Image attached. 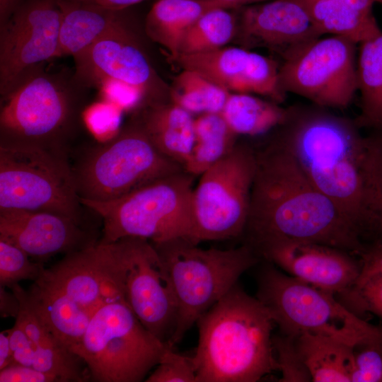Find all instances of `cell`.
I'll return each mask as SVG.
<instances>
[{
    "mask_svg": "<svg viewBox=\"0 0 382 382\" xmlns=\"http://www.w3.org/2000/svg\"><path fill=\"white\" fill-rule=\"evenodd\" d=\"M255 154L245 243L254 248L273 240L301 241L359 254L362 231L315 187L279 141L273 137Z\"/></svg>",
    "mask_w": 382,
    "mask_h": 382,
    "instance_id": "cell-1",
    "label": "cell"
},
{
    "mask_svg": "<svg viewBox=\"0 0 382 382\" xmlns=\"http://www.w3.org/2000/svg\"><path fill=\"white\" fill-rule=\"evenodd\" d=\"M274 136L315 187L367 235L362 168L365 136L355 120L312 104L286 108Z\"/></svg>",
    "mask_w": 382,
    "mask_h": 382,
    "instance_id": "cell-2",
    "label": "cell"
},
{
    "mask_svg": "<svg viewBox=\"0 0 382 382\" xmlns=\"http://www.w3.org/2000/svg\"><path fill=\"white\" fill-rule=\"evenodd\" d=\"M197 323L196 382H255L278 371L272 316L238 283Z\"/></svg>",
    "mask_w": 382,
    "mask_h": 382,
    "instance_id": "cell-3",
    "label": "cell"
},
{
    "mask_svg": "<svg viewBox=\"0 0 382 382\" xmlns=\"http://www.w3.org/2000/svg\"><path fill=\"white\" fill-rule=\"evenodd\" d=\"M42 64L1 97L0 139L66 148L83 107L88 88L74 69Z\"/></svg>",
    "mask_w": 382,
    "mask_h": 382,
    "instance_id": "cell-4",
    "label": "cell"
},
{
    "mask_svg": "<svg viewBox=\"0 0 382 382\" xmlns=\"http://www.w3.org/2000/svg\"><path fill=\"white\" fill-rule=\"evenodd\" d=\"M151 243L168 272L178 303L177 325L168 342L171 347L181 342L245 272L262 260L245 243L226 250L202 248L185 237Z\"/></svg>",
    "mask_w": 382,
    "mask_h": 382,
    "instance_id": "cell-5",
    "label": "cell"
},
{
    "mask_svg": "<svg viewBox=\"0 0 382 382\" xmlns=\"http://www.w3.org/2000/svg\"><path fill=\"white\" fill-rule=\"evenodd\" d=\"M183 170L108 201L81 199L102 220L100 241L139 238L156 243L190 238L193 226V179Z\"/></svg>",
    "mask_w": 382,
    "mask_h": 382,
    "instance_id": "cell-6",
    "label": "cell"
},
{
    "mask_svg": "<svg viewBox=\"0 0 382 382\" xmlns=\"http://www.w3.org/2000/svg\"><path fill=\"white\" fill-rule=\"evenodd\" d=\"M257 284L256 297L270 311L281 333L319 334L352 347L382 335V326L366 322L334 294L286 274L269 262L260 269Z\"/></svg>",
    "mask_w": 382,
    "mask_h": 382,
    "instance_id": "cell-7",
    "label": "cell"
},
{
    "mask_svg": "<svg viewBox=\"0 0 382 382\" xmlns=\"http://www.w3.org/2000/svg\"><path fill=\"white\" fill-rule=\"evenodd\" d=\"M66 149L0 139V209L44 211L84 224Z\"/></svg>",
    "mask_w": 382,
    "mask_h": 382,
    "instance_id": "cell-8",
    "label": "cell"
},
{
    "mask_svg": "<svg viewBox=\"0 0 382 382\" xmlns=\"http://www.w3.org/2000/svg\"><path fill=\"white\" fill-rule=\"evenodd\" d=\"M81 199L108 201L185 170L161 154L133 115L108 140L85 151L72 166Z\"/></svg>",
    "mask_w": 382,
    "mask_h": 382,
    "instance_id": "cell-9",
    "label": "cell"
},
{
    "mask_svg": "<svg viewBox=\"0 0 382 382\" xmlns=\"http://www.w3.org/2000/svg\"><path fill=\"white\" fill-rule=\"evenodd\" d=\"M168 344L139 320L125 302L103 305L92 316L80 342L70 350L96 382H140L158 364Z\"/></svg>",
    "mask_w": 382,
    "mask_h": 382,
    "instance_id": "cell-10",
    "label": "cell"
},
{
    "mask_svg": "<svg viewBox=\"0 0 382 382\" xmlns=\"http://www.w3.org/2000/svg\"><path fill=\"white\" fill-rule=\"evenodd\" d=\"M256 164L255 149L237 143L200 175L193 190V226L189 240L198 244L243 236Z\"/></svg>",
    "mask_w": 382,
    "mask_h": 382,
    "instance_id": "cell-11",
    "label": "cell"
},
{
    "mask_svg": "<svg viewBox=\"0 0 382 382\" xmlns=\"http://www.w3.org/2000/svg\"><path fill=\"white\" fill-rule=\"evenodd\" d=\"M357 43L345 36L320 37L284 58L282 89L312 104L343 110L357 92Z\"/></svg>",
    "mask_w": 382,
    "mask_h": 382,
    "instance_id": "cell-12",
    "label": "cell"
},
{
    "mask_svg": "<svg viewBox=\"0 0 382 382\" xmlns=\"http://www.w3.org/2000/svg\"><path fill=\"white\" fill-rule=\"evenodd\" d=\"M133 238L112 243L100 240L71 253L45 269L38 279L64 292L93 314L103 305L126 302L125 287Z\"/></svg>",
    "mask_w": 382,
    "mask_h": 382,
    "instance_id": "cell-13",
    "label": "cell"
},
{
    "mask_svg": "<svg viewBox=\"0 0 382 382\" xmlns=\"http://www.w3.org/2000/svg\"><path fill=\"white\" fill-rule=\"evenodd\" d=\"M60 0H24L0 25V95L31 71L54 59L62 21Z\"/></svg>",
    "mask_w": 382,
    "mask_h": 382,
    "instance_id": "cell-14",
    "label": "cell"
},
{
    "mask_svg": "<svg viewBox=\"0 0 382 382\" xmlns=\"http://www.w3.org/2000/svg\"><path fill=\"white\" fill-rule=\"evenodd\" d=\"M72 57L74 75L88 89L115 81L139 91L144 105L169 97V88L150 64L137 36L104 38Z\"/></svg>",
    "mask_w": 382,
    "mask_h": 382,
    "instance_id": "cell-15",
    "label": "cell"
},
{
    "mask_svg": "<svg viewBox=\"0 0 382 382\" xmlns=\"http://www.w3.org/2000/svg\"><path fill=\"white\" fill-rule=\"evenodd\" d=\"M125 301L141 324L168 343L178 320V303L168 272L154 245L133 238Z\"/></svg>",
    "mask_w": 382,
    "mask_h": 382,
    "instance_id": "cell-16",
    "label": "cell"
},
{
    "mask_svg": "<svg viewBox=\"0 0 382 382\" xmlns=\"http://www.w3.org/2000/svg\"><path fill=\"white\" fill-rule=\"evenodd\" d=\"M253 249L262 260L335 296L352 286L360 268L357 255L316 243L279 239L260 243Z\"/></svg>",
    "mask_w": 382,
    "mask_h": 382,
    "instance_id": "cell-17",
    "label": "cell"
},
{
    "mask_svg": "<svg viewBox=\"0 0 382 382\" xmlns=\"http://www.w3.org/2000/svg\"><path fill=\"white\" fill-rule=\"evenodd\" d=\"M234 40L250 50L265 48L282 59L321 37L303 8L294 0H270L238 8Z\"/></svg>",
    "mask_w": 382,
    "mask_h": 382,
    "instance_id": "cell-18",
    "label": "cell"
},
{
    "mask_svg": "<svg viewBox=\"0 0 382 382\" xmlns=\"http://www.w3.org/2000/svg\"><path fill=\"white\" fill-rule=\"evenodd\" d=\"M0 238L41 262L88 247L100 239L85 224L44 211L0 209Z\"/></svg>",
    "mask_w": 382,
    "mask_h": 382,
    "instance_id": "cell-19",
    "label": "cell"
},
{
    "mask_svg": "<svg viewBox=\"0 0 382 382\" xmlns=\"http://www.w3.org/2000/svg\"><path fill=\"white\" fill-rule=\"evenodd\" d=\"M62 21L54 59L74 56L96 42L110 37L137 36L129 8L60 0Z\"/></svg>",
    "mask_w": 382,
    "mask_h": 382,
    "instance_id": "cell-20",
    "label": "cell"
},
{
    "mask_svg": "<svg viewBox=\"0 0 382 382\" xmlns=\"http://www.w3.org/2000/svg\"><path fill=\"white\" fill-rule=\"evenodd\" d=\"M133 115L156 148L183 167L195 144L192 114L169 100L143 105Z\"/></svg>",
    "mask_w": 382,
    "mask_h": 382,
    "instance_id": "cell-21",
    "label": "cell"
},
{
    "mask_svg": "<svg viewBox=\"0 0 382 382\" xmlns=\"http://www.w3.org/2000/svg\"><path fill=\"white\" fill-rule=\"evenodd\" d=\"M322 35L350 38L357 44L382 33L373 13L372 0H294Z\"/></svg>",
    "mask_w": 382,
    "mask_h": 382,
    "instance_id": "cell-22",
    "label": "cell"
},
{
    "mask_svg": "<svg viewBox=\"0 0 382 382\" xmlns=\"http://www.w3.org/2000/svg\"><path fill=\"white\" fill-rule=\"evenodd\" d=\"M25 295L40 321L62 344L70 349L80 342L93 314L39 279Z\"/></svg>",
    "mask_w": 382,
    "mask_h": 382,
    "instance_id": "cell-23",
    "label": "cell"
},
{
    "mask_svg": "<svg viewBox=\"0 0 382 382\" xmlns=\"http://www.w3.org/2000/svg\"><path fill=\"white\" fill-rule=\"evenodd\" d=\"M218 7L229 8L201 0H158L146 14L144 32L166 50L169 58L174 57L190 26L207 11Z\"/></svg>",
    "mask_w": 382,
    "mask_h": 382,
    "instance_id": "cell-24",
    "label": "cell"
},
{
    "mask_svg": "<svg viewBox=\"0 0 382 382\" xmlns=\"http://www.w3.org/2000/svg\"><path fill=\"white\" fill-rule=\"evenodd\" d=\"M294 337L312 381L351 382L354 369L353 347L334 338L311 332H303Z\"/></svg>",
    "mask_w": 382,
    "mask_h": 382,
    "instance_id": "cell-25",
    "label": "cell"
},
{
    "mask_svg": "<svg viewBox=\"0 0 382 382\" xmlns=\"http://www.w3.org/2000/svg\"><path fill=\"white\" fill-rule=\"evenodd\" d=\"M250 52L240 46H225L169 59L181 69L196 71L231 93H243Z\"/></svg>",
    "mask_w": 382,
    "mask_h": 382,
    "instance_id": "cell-26",
    "label": "cell"
},
{
    "mask_svg": "<svg viewBox=\"0 0 382 382\" xmlns=\"http://www.w3.org/2000/svg\"><path fill=\"white\" fill-rule=\"evenodd\" d=\"M357 71L360 112L356 123L360 129L382 128V33L359 43Z\"/></svg>",
    "mask_w": 382,
    "mask_h": 382,
    "instance_id": "cell-27",
    "label": "cell"
},
{
    "mask_svg": "<svg viewBox=\"0 0 382 382\" xmlns=\"http://www.w3.org/2000/svg\"><path fill=\"white\" fill-rule=\"evenodd\" d=\"M357 257L358 275L337 299L359 317L371 313L382 318V240L366 241Z\"/></svg>",
    "mask_w": 382,
    "mask_h": 382,
    "instance_id": "cell-28",
    "label": "cell"
},
{
    "mask_svg": "<svg viewBox=\"0 0 382 382\" xmlns=\"http://www.w3.org/2000/svg\"><path fill=\"white\" fill-rule=\"evenodd\" d=\"M195 144L183 168L201 175L227 155L236 145L238 135L221 112L201 114L194 120Z\"/></svg>",
    "mask_w": 382,
    "mask_h": 382,
    "instance_id": "cell-29",
    "label": "cell"
},
{
    "mask_svg": "<svg viewBox=\"0 0 382 382\" xmlns=\"http://www.w3.org/2000/svg\"><path fill=\"white\" fill-rule=\"evenodd\" d=\"M221 113L238 136L254 137L281 125L285 119L286 108L253 94L231 93Z\"/></svg>",
    "mask_w": 382,
    "mask_h": 382,
    "instance_id": "cell-30",
    "label": "cell"
},
{
    "mask_svg": "<svg viewBox=\"0 0 382 382\" xmlns=\"http://www.w3.org/2000/svg\"><path fill=\"white\" fill-rule=\"evenodd\" d=\"M238 21V8L218 7L207 11L185 33L178 54L204 52L225 47L235 39Z\"/></svg>",
    "mask_w": 382,
    "mask_h": 382,
    "instance_id": "cell-31",
    "label": "cell"
},
{
    "mask_svg": "<svg viewBox=\"0 0 382 382\" xmlns=\"http://www.w3.org/2000/svg\"><path fill=\"white\" fill-rule=\"evenodd\" d=\"M230 93L202 74L186 69L169 87V100L191 114L221 112Z\"/></svg>",
    "mask_w": 382,
    "mask_h": 382,
    "instance_id": "cell-32",
    "label": "cell"
},
{
    "mask_svg": "<svg viewBox=\"0 0 382 382\" xmlns=\"http://www.w3.org/2000/svg\"><path fill=\"white\" fill-rule=\"evenodd\" d=\"M362 174L369 227L371 220L382 213V128L365 136Z\"/></svg>",
    "mask_w": 382,
    "mask_h": 382,
    "instance_id": "cell-33",
    "label": "cell"
},
{
    "mask_svg": "<svg viewBox=\"0 0 382 382\" xmlns=\"http://www.w3.org/2000/svg\"><path fill=\"white\" fill-rule=\"evenodd\" d=\"M30 258L23 250L0 238V286L11 289L22 280H37L45 268Z\"/></svg>",
    "mask_w": 382,
    "mask_h": 382,
    "instance_id": "cell-34",
    "label": "cell"
},
{
    "mask_svg": "<svg viewBox=\"0 0 382 382\" xmlns=\"http://www.w3.org/2000/svg\"><path fill=\"white\" fill-rule=\"evenodd\" d=\"M272 345L281 382L312 381L311 374L299 352L295 337L281 332L273 334Z\"/></svg>",
    "mask_w": 382,
    "mask_h": 382,
    "instance_id": "cell-35",
    "label": "cell"
},
{
    "mask_svg": "<svg viewBox=\"0 0 382 382\" xmlns=\"http://www.w3.org/2000/svg\"><path fill=\"white\" fill-rule=\"evenodd\" d=\"M169 345L158 364L148 375L146 382H196V366L193 356L176 352Z\"/></svg>",
    "mask_w": 382,
    "mask_h": 382,
    "instance_id": "cell-36",
    "label": "cell"
},
{
    "mask_svg": "<svg viewBox=\"0 0 382 382\" xmlns=\"http://www.w3.org/2000/svg\"><path fill=\"white\" fill-rule=\"evenodd\" d=\"M351 382H382V335L353 347Z\"/></svg>",
    "mask_w": 382,
    "mask_h": 382,
    "instance_id": "cell-37",
    "label": "cell"
},
{
    "mask_svg": "<svg viewBox=\"0 0 382 382\" xmlns=\"http://www.w3.org/2000/svg\"><path fill=\"white\" fill-rule=\"evenodd\" d=\"M0 382H62L56 376L16 362L0 370Z\"/></svg>",
    "mask_w": 382,
    "mask_h": 382,
    "instance_id": "cell-38",
    "label": "cell"
},
{
    "mask_svg": "<svg viewBox=\"0 0 382 382\" xmlns=\"http://www.w3.org/2000/svg\"><path fill=\"white\" fill-rule=\"evenodd\" d=\"M8 331L13 362L33 368L34 344L16 323Z\"/></svg>",
    "mask_w": 382,
    "mask_h": 382,
    "instance_id": "cell-39",
    "label": "cell"
},
{
    "mask_svg": "<svg viewBox=\"0 0 382 382\" xmlns=\"http://www.w3.org/2000/svg\"><path fill=\"white\" fill-rule=\"evenodd\" d=\"M6 287L0 286V315L1 318H14L18 316L21 304L17 296Z\"/></svg>",
    "mask_w": 382,
    "mask_h": 382,
    "instance_id": "cell-40",
    "label": "cell"
},
{
    "mask_svg": "<svg viewBox=\"0 0 382 382\" xmlns=\"http://www.w3.org/2000/svg\"><path fill=\"white\" fill-rule=\"evenodd\" d=\"M13 362L8 330L0 332V370Z\"/></svg>",
    "mask_w": 382,
    "mask_h": 382,
    "instance_id": "cell-41",
    "label": "cell"
},
{
    "mask_svg": "<svg viewBox=\"0 0 382 382\" xmlns=\"http://www.w3.org/2000/svg\"><path fill=\"white\" fill-rule=\"evenodd\" d=\"M101 6L112 9H125L144 0H74Z\"/></svg>",
    "mask_w": 382,
    "mask_h": 382,
    "instance_id": "cell-42",
    "label": "cell"
},
{
    "mask_svg": "<svg viewBox=\"0 0 382 382\" xmlns=\"http://www.w3.org/2000/svg\"><path fill=\"white\" fill-rule=\"evenodd\" d=\"M24 0H0V25L4 24Z\"/></svg>",
    "mask_w": 382,
    "mask_h": 382,
    "instance_id": "cell-43",
    "label": "cell"
},
{
    "mask_svg": "<svg viewBox=\"0 0 382 382\" xmlns=\"http://www.w3.org/2000/svg\"><path fill=\"white\" fill-rule=\"evenodd\" d=\"M372 239L382 240V213L375 216L369 223L367 241Z\"/></svg>",
    "mask_w": 382,
    "mask_h": 382,
    "instance_id": "cell-44",
    "label": "cell"
},
{
    "mask_svg": "<svg viewBox=\"0 0 382 382\" xmlns=\"http://www.w3.org/2000/svg\"><path fill=\"white\" fill-rule=\"evenodd\" d=\"M218 4L229 8H239L245 6L262 3L270 0H201Z\"/></svg>",
    "mask_w": 382,
    "mask_h": 382,
    "instance_id": "cell-45",
    "label": "cell"
},
{
    "mask_svg": "<svg viewBox=\"0 0 382 382\" xmlns=\"http://www.w3.org/2000/svg\"><path fill=\"white\" fill-rule=\"evenodd\" d=\"M374 1V3H377V4H382V0H372Z\"/></svg>",
    "mask_w": 382,
    "mask_h": 382,
    "instance_id": "cell-46",
    "label": "cell"
}]
</instances>
